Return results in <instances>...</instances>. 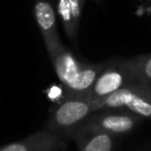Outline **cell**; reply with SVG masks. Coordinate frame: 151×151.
<instances>
[{
	"instance_id": "cell-1",
	"label": "cell",
	"mask_w": 151,
	"mask_h": 151,
	"mask_svg": "<svg viewBox=\"0 0 151 151\" xmlns=\"http://www.w3.org/2000/svg\"><path fill=\"white\" fill-rule=\"evenodd\" d=\"M93 113V101L90 96L61 97L50 110L46 129L59 136H73V133Z\"/></svg>"
},
{
	"instance_id": "cell-2",
	"label": "cell",
	"mask_w": 151,
	"mask_h": 151,
	"mask_svg": "<svg viewBox=\"0 0 151 151\" xmlns=\"http://www.w3.org/2000/svg\"><path fill=\"white\" fill-rule=\"evenodd\" d=\"M104 109H126L142 118H151V86L131 83L93 103V112Z\"/></svg>"
},
{
	"instance_id": "cell-3",
	"label": "cell",
	"mask_w": 151,
	"mask_h": 151,
	"mask_svg": "<svg viewBox=\"0 0 151 151\" xmlns=\"http://www.w3.org/2000/svg\"><path fill=\"white\" fill-rule=\"evenodd\" d=\"M131 83L132 78L123 60L106 64L91 90L92 101L101 100Z\"/></svg>"
},
{
	"instance_id": "cell-4",
	"label": "cell",
	"mask_w": 151,
	"mask_h": 151,
	"mask_svg": "<svg viewBox=\"0 0 151 151\" xmlns=\"http://www.w3.org/2000/svg\"><path fill=\"white\" fill-rule=\"evenodd\" d=\"M142 120V117L124 110V109H113L104 112L96 111L93 112L87 120L86 124L96 126L100 130H104L113 136L124 134L132 131Z\"/></svg>"
},
{
	"instance_id": "cell-5",
	"label": "cell",
	"mask_w": 151,
	"mask_h": 151,
	"mask_svg": "<svg viewBox=\"0 0 151 151\" xmlns=\"http://www.w3.org/2000/svg\"><path fill=\"white\" fill-rule=\"evenodd\" d=\"M33 12L48 55H51L63 45L57 28L54 7L47 0H35Z\"/></svg>"
},
{
	"instance_id": "cell-6",
	"label": "cell",
	"mask_w": 151,
	"mask_h": 151,
	"mask_svg": "<svg viewBox=\"0 0 151 151\" xmlns=\"http://www.w3.org/2000/svg\"><path fill=\"white\" fill-rule=\"evenodd\" d=\"M66 146L61 136L45 129L26 138L0 146V151H60Z\"/></svg>"
},
{
	"instance_id": "cell-7",
	"label": "cell",
	"mask_w": 151,
	"mask_h": 151,
	"mask_svg": "<svg viewBox=\"0 0 151 151\" xmlns=\"http://www.w3.org/2000/svg\"><path fill=\"white\" fill-rule=\"evenodd\" d=\"M78 151H113L114 136L84 123L74 133Z\"/></svg>"
},
{
	"instance_id": "cell-8",
	"label": "cell",
	"mask_w": 151,
	"mask_h": 151,
	"mask_svg": "<svg viewBox=\"0 0 151 151\" xmlns=\"http://www.w3.org/2000/svg\"><path fill=\"white\" fill-rule=\"evenodd\" d=\"M50 59L54 72L64 87L73 80V78L80 72L84 65L72 53V51L66 48L64 45H61L53 54H51Z\"/></svg>"
},
{
	"instance_id": "cell-9",
	"label": "cell",
	"mask_w": 151,
	"mask_h": 151,
	"mask_svg": "<svg viewBox=\"0 0 151 151\" xmlns=\"http://www.w3.org/2000/svg\"><path fill=\"white\" fill-rule=\"evenodd\" d=\"M106 64H84L80 72L73 78V80L64 87V94L61 97H80L90 96L91 90L101 73Z\"/></svg>"
},
{
	"instance_id": "cell-10",
	"label": "cell",
	"mask_w": 151,
	"mask_h": 151,
	"mask_svg": "<svg viewBox=\"0 0 151 151\" xmlns=\"http://www.w3.org/2000/svg\"><path fill=\"white\" fill-rule=\"evenodd\" d=\"M123 61L133 83L151 86V53L137 55Z\"/></svg>"
},
{
	"instance_id": "cell-11",
	"label": "cell",
	"mask_w": 151,
	"mask_h": 151,
	"mask_svg": "<svg viewBox=\"0 0 151 151\" xmlns=\"http://www.w3.org/2000/svg\"><path fill=\"white\" fill-rule=\"evenodd\" d=\"M57 14L59 15L67 38L76 41L79 27L77 26L68 0H57Z\"/></svg>"
},
{
	"instance_id": "cell-12",
	"label": "cell",
	"mask_w": 151,
	"mask_h": 151,
	"mask_svg": "<svg viewBox=\"0 0 151 151\" xmlns=\"http://www.w3.org/2000/svg\"><path fill=\"white\" fill-rule=\"evenodd\" d=\"M71 8H72V13H73V18L74 21L77 24V26H80V19H81V13H83V6L85 0H68Z\"/></svg>"
}]
</instances>
